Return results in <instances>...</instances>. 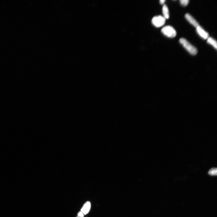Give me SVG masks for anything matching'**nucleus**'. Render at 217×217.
I'll list each match as a JSON object with an SVG mask.
<instances>
[{
	"label": "nucleus",
	"instance_id": "1",
	"mask_svg": "<svg viewBox=\"0 0 217 217\" xmlns=\"http://www.w3.org/2000/svg\"><path fill=\"white\" fill-rule=\"evenodd\" d=\"M179 42L191 54L195 55L197 54L198 50L197 48L191 45L187 39L181 38L179 40Z\"/></svg>",
	"mask_w": 217,
	"mask_h": 217
},
{
	"label": "nucleus",
	"instance_id": "2",
	"mask_svg": "<svg viewBox=\"0 0 217 217\" xmlns=\"http://www.w3.org/2000/svg\"><path fill=\"white\" fill-rule=\"evenodd\" d=\"M162 33L169 38H174L176 36V30L172 26L168 25L163 27L161 30Z\"/></svg>",
	"mask_w": 217,
	"mask_h": 217
},
{
	"label": "nucleus",
	"instance_id": "3",
	"mask_svg": "<svg viewBox=\"0 0 217 217\" xmlns=\"http://www.w3.org/2000/svg\"><path fill=\"white\" fill-rule=\"evenodd\" d=\"M166 19L163 16H156L152 18V23L155 26L159 28L164 25Z\"/></svg>",
	"mask_w": 217,
	"mask_h": 217
},
{
	"label": "nucleus",
	"instance_id": "4",
	"mask_svg": "<svg viewBox=\"0 0 217 217\" xmlns=\"http://www.w3.org/2000/svg\"><path fill=\"white\" fill-rule=\"evenodd\" d=\"M196 31L199 36L204 40L207 39L209 37V33L200 25L196 28Z\"/></svg>",
	"mask_w": 217,
	"mask_h": 217
},
{
	"label": "nucleus",
	"instance_id": "5",
	"mask_svg": "<svg viewBox=\"0 0 217 217\" xmlns=\"http://www.w3.org/2000/svg\"><path fill=\"white\" fill-rule=\"evenodd\" d=\"M185 18L187 21L194 27L196 28L199 26V24L193 17L189 13L186 14Z\"/></svg>",
	"mask_w": 217,
	"mask_h": 217
},
{
	"label": "nucleus",
	"instance_id": "6",
	"mask_svg": "<svg viewBox=\"0 0 217 217\" xmlns=\"http://www.w3.org/2000/svg\"><path fill=\"white\" fill-rule=\"evenodd\" d=\"M91 204L89 201L86 202L84 205L81 209V211L85 215L88 214L90 211Z\"/></svg>",
	"mask_w": 217,
	"mask_h": 217
},
{
	"label": "nucleus",
	"instance_id": "7",
	"mask_svg": "<svg viewBox=\"0 0 217 217\" xmlns=\"http://www.w3.org/2000/svg\"><path fill=\"white\" fill-rule=\"evenodd\" d=\"M162 12L163 17L166 19H168L169 18V12L168 6L165 4L163 5L162 8Z\"/></svg>",
	"mask_w": 217,
	"mask_h": 217
},
{
	"label": "nucleus",
	"instance_id": "8",
	"mask_svg": "<svg viewBox=\"0 0 217 217\" xmlns=\"http://www.w3.org/2000/svg\"><path fill=\"white\" fill-rule=\"evenodd\" d=\"M207 43L212 45L215 49H217V43L216 40L212 37H209L207 39Z\"/></svg>",
	"mask_w": 217,
	"mask_h": 217
},
{
	"label": "nucleus",
	"instance_id": "9",
	"mask_svg": "<svg viewBox=\"0 0 217 217\" xmlns=\"http://www.w3.org/2000/svg\"><path fill=\"white\" fill-rule=\"evenodd\" d=\"M217 169L216 168H213L210 169L208 172V174L211 175H217Z\"/></svg>",
	"mask_w": 217,
	"mask_h": 217
},
{
	"label": "nucleus",
	"instance_id": "10",
	"mask_svg": "<svg viewBox=\"0 0 217 217\" xmlns=\"http://www.w3.org/2000/svg\"><path fill=\"white\" fill-rule=\"evenodd\" d=\"M189 2V0H180V3L181 5L186 6L188 5Z\"/></svg>",
	"mask_w": 217,
	"mask_h": 217
},
{
	"label": "nucleus",
	"instance_id": "11",
	"mask_svg": "<svg viewBox=\"0 0 217 217\" xmlns=\"http://www.w3.org/2000/svg\"><path fill=\"white\" fill-rule=\"evenodd\" d=\"M84 215L83 213L81 211L79 212L78 214V216L79 217H84Z\"/></svg>",
	"mask_w": 217,
	"mask_h": 217
},
{
	"label": "nucleus",
	"instance_id": "12",
	"mask_svg": "<svg viewBox=\"0 0 217 217\" xmlns=\"http://www.w3.org/2000/svg\"><path fill=\"white\" fill-rule=\"evenodd\" d=\"M165 1H166L165 0H160V3L161 5H163Z\"/></svg>",
	"mask_w": 217,
	"mask_h": 217
},
{
	"label": "nucleus",
	"instance_id": "13",
	"mask_svg": "<svg viewBox=\"0 0 217 217\" xmlns=\"http://www.w3.org/2000/svg\"><path fill=\"white\" fill-rule=\"evenodd\" d=\"M77 217H79V216H77Z\"/></svg>",
	"mask_w": 217,
	"mask_h": 217
}]
</instances>
